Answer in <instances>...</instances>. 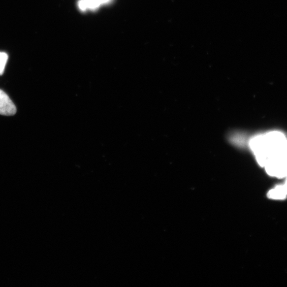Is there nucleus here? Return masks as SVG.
I'll return each instance as SVG.
<instances>
[{
	"label": "nucleus",
	"instance_id": "obj_2",
	"mask_svg": "<svg viewBox=\"0 0 287 287\" xmlns=\"http://www.w3.org/2000/svg\"><path fill=\"white\" fill-rule=\"evenodd\" d=\"M16 107L9 96L0 90V115L6 116L16 114Z\"/></svg>",
	"mask_w": 287,
	"mask_h": 287
},
{
	"label": "nucleus",
	"instance_id": "obj_1",
	"mask_svg": "<svg viewBox=\"0 0 287 287\" xmlns=\"http://www.w3.org/2000/svg\"><path fill=\"white\" fill-rule=\"evenodd\" d=\"M268 174L279 178L287 176V162L278 156L271 157L264 166Z\"/></svg>",
	"mask_w": 287,
	"mask_h": 287
},
{
	"label": "nucleus",
	"instance_id": "obj_8",
	"mask_svg": "<svg viewBox=\"0 0 287 287\" xmlns=\"http://www.w3.org/2000/svg\"><path fill=\"white\" fill-rule=\"evenodd\" d=\"M109 1V0H99V1L100 3H101V4L108 2Z\"/></svg>",
	"mask_w": 287,
	"mask_h": 287
},
{
	"label": "nucleus",
	"instance_id": "obj_7",
	"mask_svg": "<svg viewBox=\"0 0 287 287\" xmlns=\"http://www.w3.org/2000/svg\"><path fill=\"white\" fill-rule=\"evenodd\" d=\"M79 7L82 10H85L87 9L84 0H81V1L79 2Z\"/></svg>",
	"mask_w": 287,
	"mask_h": 287
},
{
	"label": "nucleus",
	"instance_id": "obj_5",
	"mask_svg": "<svg viewBox=\"0 0 287 287\" xmlns=\"http://www.w3.org/2000/svg\"><path fill=\"white\" fill-rule=\"evenodd\" d=\"M87 9H95L101 5L99 0H84Z\"/></svg>",
	"mask_w": 287,
	"mask_h": 287
},
{
	"label": "nucleus",
	"instance_id": "obj_6",
	"mask_svg": "<svg viewBox=\"0 0 287 287\" xmlns=\"http://www.w3.org/2000/svg\"><path fill=\"white\" fill-rule=\"evenodd\" d=\"M278 156L284 159L285 160V161L286 162H287V140H286V142L281 146V148H280V149L278 151Z\"/></svg>",
	"mask_w": 287,
	"mask_h": 287
},
{
	"label": "nucleus",
	"instance_id": "obj_9",
	"mask_svg": "<svg viewBox=\"0 0 287 287\" xmlns=\"http://www.w3.org/2000/svg\"><path fill=\"white\" fill-rule=\"evenodd\" d=\"M284 185H285V186L286 187V188L287 189V176L286 177V180L285 184Z\"/></svg>",
	"mask_w": 287,
	"mask_h": 287
},
{
	"label": "nucleus",
	"instance_id": "obj_3",
	"mask_svg": "<svg viewBox=\"0 0 287 287\" xmlns=\"http://www.w3.org/2000/svg\"><path fill=\"white\" fill-rule=\"evenodd\" d=\"M287 196V189L285 185H279L268 193L269 198L277 200L285 199Z\"/></svg>",
	"mask_w": 287,
	"mask_h": 287
},
{
	"label": "nucleus",
	"instance_id": "obj_4",
	"mask_svg": "<svg viewBox=\"0 0 287 287\" xmlns=\"http://www.w3.org/2000/svg\"><path fill=\"white\" fill-rule=\"evenodd\" d=\"M8 57L4 52H0V75H2L8 61Z\"/></svg>",
	"mask_w": 287,
	"mask_h": 287
}]
</instances>
